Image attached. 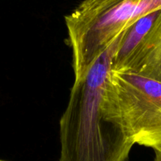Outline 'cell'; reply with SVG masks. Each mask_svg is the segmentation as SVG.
<instances>
[{
  "instance_id": "cell-1",
  "label": "cell",
  "mask_w": 161,
  "mask_h": 161,
  "mask_svg": "<svg viewBox=\"0 0 161 161\" xmlns=\"http://www.w3.org/2000/svg\"><path fill=\"white\" fill-rule=\"evenodd\" d=\"M123 33L81 75L75 77L59 121L58 161L128 160L135 143L104 106L113 56Z\"/></svg>"
},
{
  "instance_id": "cell-2",
  "label": "cell",
  "mask_w": 161,
  "mask_h": 161,
  "mask_svg": "<svg viewBox=\"0 0 161 161\" xmlns=\"http://www.w3.org/2000/svg\"><path fill=\"white\" fill-rule=\"evenodd\" d=\"M161 0H82L65 17L74 77L80 76L118 36Z\"/></svg>"
},
{
  "instance_id": "cell-3",
  "label": "cell",
  "mask_w": 161,
  "mask_h": 161,
  "mask_svg": "<svg viewBox=\"0 0 161 161\" xmlns=\"http://www.w3.org/2000/svg\"><path fill=\"white\" fill-rule=\"evenodd\" d=\"M104 106L134 143L161 149V82L132 70L111 69Z\"/></svg>"
},
{
  "instance_id": "cell-4",
  "label": "cell",
  "mask_w": 161,
  "mask_h": 161,
  "mask_svg": "<svg viewBox=\"0 0 161 161\" xmlns=\"http://www.w3.org/2000/svg\"><path fill=\"white\" fill-rule=\"evenodd\" d=\"M161 18V9L153 10L136 20L123 31L114 54L112 69L126 70L139 53Z\"/></svg>"
},
{
  "instance_id": "cell-5",
  "label": "cell",
  "mask_w": 161,
  "mask_h": 161,
  "mask_svg": "<svg viewBox=\"0 0 161 161\" xmlns=\"http://www.w3.org/2000/svg\"><path fill=\"white\" fill-rule=\"evenodd\" d=\"M126 70L134 71L161 82V18Z\"/></svg>"
},
{
  "instance_id": "cell-6",
  "label": "cell",
  "mask_w": 161,
  "mask_h": 161,
  "mask_svg": "<svg viewBox=\"0 0 161 161\" xmlns=\"http://www.w3.org/2000/svg\"><path fill=\"white\" fill-rule=\"evenodd\" d=\"M155 157L153 161H161V149L154 151Z\"/></svg>"
},
{
  "instance_id": "cell-7",
  "label": "cell",
  "mask_w": 161,
  "mask_h": 161,
  "mask_svg": "<svg viewBox=\"0 0 161 161\" xmlns=\"http://www.w3.org/2000/svg\"><path fill=\"white\" fill-rule=\"evenodd\" d=\"M0 161H5V160H2V159H0Z\"/></svg>"
}]
</instances>
